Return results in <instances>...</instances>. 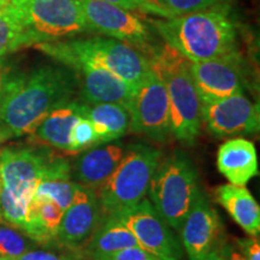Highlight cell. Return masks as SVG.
<instances>
[{"mask_svg":"<svg viewBox=\"0 0 260 260\" xmlns=\"http://www.w3.org/2000/svg\"><path fill=\"white\" fill-rule=\"evenodd\" d=\"M46 178H71L70 162L47 148H0V214L5 223L23 232L29 201Z\"/></svg>","mask_w":260,"mask_h":260,"instance_id":"obj_1","label":"cell"},{"mask_svg":"<svg viewBox=\"0 0 260 260\" xmlns=\"http://www.w3.org/2000/svg\"><path fill=\"white\" fill-rule=\"evenodd\" d=\"M77 88L76 73L60 64L44 65L24 74L3 107L0 124L14 138L32 134L54 109L73 100Z\"/></svg>","mask_w":260,"mask_h":260,"instance_id":"obj_2","label":"cell"},{"mask_svg":"<svg viewBox=\"0 0 260 260\" xmlns=\"http://www.w3.org/2000/svg\"><path fill=\"white\" fill-rule=\"evenodd\" d=\"M146 22L165 44L191 63L237 50L236 24L226 4L171 18H147Z\"/></svg>","mask_w":260,"mask_h":260,"instance_id":"obj_3","label":"cell"},{"mask_svg":"<svg viewBox=\"0 0 260 260\" xmlns=\"http://www.w3.org/2000/svg\"><path fill=\"white\" fill-rule=\"evenodd\" d=\"M34 47L67 68L75 64H89L102 68L134 88H138L151 71L147 57L141 51L111 38L41 42L34 45Z\"/></svg>","mask_w":260,"mask_h":260,"instance_id":"obj_4","label":"cell"},{"mask_svg":"<svg viewBox=\"0 0 260 260\" xmlns=\"http://www.w3.org/2000/svg\"><path fill=\"white\" fill-rule=\"evenodd\" d=\"M149 68L164 83L170 105L171 134L193 146L200 135L201 100L190 75V61L169 45H159L146 54Z\"/></svg>","mask_w":260,"mask_h":260,"instance_id":"obj_5","label":"cell"},{"mask_svg":"<svg viewBox=\"0 0 260 260\" xmlns=\"http://www.w3.org/2000/svg\"><path fill=\"white\" fill-rule=\"evenodd\" d=\"M160 159L161 151L153 146L125 147L119 164L95 190L104 216H118L144 200Z\"/></svg>","mask_w":260,"mask_h":260,"instance_id":"obj_6","label":"cell"},{"mask_svg":"<svg viewBox=\"0 0 260 260\" xmlns=\"http://www.w3.org/2000/svg\"><path fill=\"white\" fill-rule=\"evenodd\" d=\"M198 190V170L194 162L184 152L175 151L160 159L147 194L159 216L169 226L180 232Z\"/></svg>","mask_w":260,"mask_h":260,"instance_id":"obj_7","label":"cell"},{"mask_svg":"<svg viewBox=\"0 0 260 260\" xmlns=\"http://www.w3.org/2000/svg\"><path fill=\"white\" fill-rule=\"evenodd\" d=\"M11 5L35 45L88 31L77 0H12Z\"/></svg>","mask_w":260,"mask_h":260,"instance_id":"obj_8","label":"cell"},{"mask_svg":"<svg viewBox=\"0 0 260 260\" xmlns=\"http://www.w3.org/2000/svg\"><path fill=\"white\" fill-rule=\"evenodd\" d=\"M88 31L125 42L147 54L158 44L146 19L103 0H77Z\"/></svg>","mask_w":260,"mask_h":260,"instance_id":"obj_9","label":"cell"},{"mask_svg":"<svg viewBox=\"0 0 260 260\" xmlns=\"http://www.w3.org/2000/svg\"><path fill=\"white\" fill-rule=\"evenodd\" d=\"M130 128L155 141H165L171 135L170 105L164 83L153 71H149L136 88L129 107Z\"/></svg>","mask_w":260,"mask_h":260,"instance_id":"obj_10","label":"cell"},{"mask_svg":"<svg viewBox=\"0 0 260 260\" xmlns=\"http://www.w3.org/2000/svg\"><path fill=\"white\" fill-rule=\"evenodd\" d=\"M116 217L125 224L145 251L160 260H184L181 241L148 199L145 198Z\"/></svg>","mask_w":260,"mask_h":260,"instance_id":"obj_11","label":"cell"},{"mask_svg":"<svg viewBox=\"0 0 260 260\" xmlns=\"http://www.w3.org/2000/svg\"><path fill=\"white\" fill-rule=\"evenodd\" d=\"M190 75L201 103L241 94L246 83V60L239 51L204 61H190Z\"/></svg>","mask_w":260,"mask_h":260,"instance_id":"obj_12","label":"cell"},{"mask_svg":"<svg viewBox=\"0 0 260 260\" xmlns=\"http://www.w3.org/2000/svg\"><path fill=\"white\" fill-rule=\"evenodd\" d=\"M201 117L206 128L218 139L240 134H255L260 128L258 104L235 94L225 99L201 103Z\"/></svg>","mask_w":260,"mask_h":260,"instance_id":"obj_13","label":"cell"},{"mask_svg":"<svg viewBox=\"0 0 260 260\" xmlns=\"http://www.w3.org/2000/svg\"><path fill=\"white\" fill-rule=\"evenodd\" d=\"M180 234L182 248L189 260H204L216 251L222 240V220L200 189L182 223Z\"/></svg>","mask_w":260,"mask_h":260,"instance_id":"obj_14","label":"cell"},{"mask_svg":"<svg viewBox=\"0 0 260 260\" xmlns=\"http://www.w3.org/2000/svg\"><path fill=\"white\" fill-rule=\"evenodd\" d=\"M103 217L95 190L79 184L73 203L64 211L56 243L70 251H79L88 245Z\"/></svg>","mask_w":260,"mask_h":260,"instance_id":"obj_15","label":"cell"},{"mask_svg":"<svg viewBox=\"0 0 260 260\" xmlns=\"http://www.w3.org/2000/svg\"><path fill=\"white\" fill-rule=\"evenodd\" d=\"M74 70L79 79L81 98L84 104H118L128 109L136 88L110 71L89 64H75Z\"/></svg>","mask_w":260,"mask_h":260,"instance_id":"obj_16","label":"cell"},{"mask_svg":"<svg viewBox=\"0 0 260 260\" xmlns=\"http://www.w3.org/2000/svg\"><path fill=\"white\" fill-rule=\"evenodd\" d=\"M124 153L125 147L119 142L93 146L71 167V178L80 186L96 190L112 174Z\"/></svg>","mask_w":260,"mask_h":260,"instance_id":"obj_17","label":"cell"},{"mask_svg":"<svg viewBox=\"0 0 260 260\" xmlns=\"http://www.w3.org/2000/svg\"><path fill=\"white\" fill-rule=\"evenodd\" d=\"M258 154L253 142L242 138L230 139L220 145L217 168L234 186L245 187L258 175Z\"/></svg>","mask_w":260,"mask_h":260,"instance_id":"obj_18","label":"cell"},{"mask_svg":"<svg viewBox=\"0 0 260 260\" xmlns=\"http://www.w3.org/2000/svg\"><path fill=\"white\" fill-rule=\"evenodd\" d=\"M64 210L46 198L32 195L27 207L23 233L34 242L51 246L57 241Z\"/></svg>","mask_w":260,"mask_h":260,"instance_id":"obj_19","label":"cell"},{"mask_svg":"<svg viewBox=\"0 0 260 260\" xmlns=\"http://www.w3.org/2000/svg\"><path fill=\"white\" fill-rule=\"evenodd\" d=\"M80 117H84V104L71 100L54 109L32 134L42 144L70 153L71 130Z\"/></svg>","mask_w":260,"mask_h":260,"instance_id":"obj_20","label":"cell"},{"mask_svg":"<svg viewBox=\"0 0 260 260\" xmlns=\"http://www.w3.org/2000/svg\"><path fill=\"white\" fill-rule=\"evenodd\" d=\"M216 199L248 235L259 236V205L246 187L223 184L216 189Z\"/></svg>","mask_w":260,"mask_h":260,"instance_id":"obj_21","label":"cell"},{"mask_svg":"<svg viewBox=\"0 0 260 260\" xmlns=\"http://www.w3.org/2000/svg\"><path fill=\"white\" fill-rule=\"evenodd\" d=\"M84 117L92 122L98 145L116 141L129 132L130 113L118 104H84Z\"/></svg>","mask_w":260,"mask_h":260,"instance_id":"obj_22","label":"cell"},{"mask_svg":"<svg viewBox=\"0 0 260 260\" xmlns=\"http://www.w3.org/2000/svg\"><path fill=\"white\" fill-rule=\"evenodd\" d=\"M86 247L88 255L93 258L140 246L135 236L118 217L104 216Z\"/></svg>","mask_w":260,"mask_h":260,"instance_id":"obj_23","label":"cell"},{"mask_svg":"<svg viewBox=\"0 0 260 260\" xmlns=\"http://www.w3.org/2000/svg\"><path fill=\"white\" fill-rule=\"evenodd\" d=\"M34 41L21 21L17 11L10 4L0 11V58L8 57L19 48L34 46Z\"/></svg>","mask_w":260,"mask_h":260,"instance_id":"obj_24","label":"cell"},{"mask_svg":"<svg viewBox=\"0 0 260 260\" xmlns=\"http://www.w3.org/2000/svg\"><path fill=\"white\" fill-rule=\"evenodd\" d=\"M37 245L23 232L0 220V259L18 260Z\"/></svg>","mask_w":260,"mask_h":260,"instance_id":"obj_25","label":"cell"},{"mask_svg":"<svg viewBox=\"0 0 260 260\" xmlns=\"http://www.w3.org/2000/svg\"><path fill=\"white\" fill-rule=\"evenodd\" d=\"M79 184L71 178H46L38 184L34 195L53 201L61 210H67L73 203Z\"/></svg>","mask_w":260,"mask_h":260,"instance_id":"obj_26","label":"cell"},{"mask_svg":"<svg viewBox=\"0 0 260 260\" xmlns=\"http://www.w3.org/2000/svg\"><path fill=\"white\" fill-rule=\"evenodd\" d=\"M98 145V138L92 122L87 117H80L70 134V153L83 152Z\"/></svg>","mask_w":260,"mask_h":260,"instance_id":"obj_27","label":"cell"},{"mask_svg":"<svg viewBox=\"0 0 260 260\" xmlns=\"http://www.w3.org/2000/svg\"><path fill=\"white\" fill-rule=\"evenodd\" d=\"M24 74L8 57L0 58V113L6 100L17 88Z\"/></svg>","mask_w":260,"mask_h":260,"instance_id":"obj_28","label":"cell"},{"mask_svg":"<svg viewBox=\"0 0 260 260\" xmlns=\"http://www.w3.org/2000/svg\"><path fill=\"white\" fill-rule=\"evenodd\" d=\"M157 2L160 3L174 16L205 11L226 4L225 0H157Z\"/></svg>","mask_w":260,"mask_h":260,"instance_id":"obj_29","label":"cell"},{"mask_svg":"<svg viewBox=\"0 0 260 260\" xmlns=\"http://www.w3.org/2000/svg\"><path fill=\"white\" fill-rule=\"evenodd\" d=\"M128 11H140L147 15H154L158 18H171L174 15L157 0H103Z\"/></svg>","mask_w":260,"mask_h":260,"instance_id":"obj_30","label":"cell"},{"mask_svg":"<svg viewBox=\"0 0 260 260\" xmlns=\"http://www.w3.org/2000/svg\"><path fill=\"white\" fill-rule=\"evenodd\" d=\"M92 260H160L141 247H130L122 251L110 253L105 255H98L90 258Z\"/></svg>","mask_w":260,"mask_h":260,"instance_id":"obj_31","label":"cell"},{"mask_svg":"<svg viewBox=\"0 0 260 260\" xmlns=\"http://www.w3.org/2000/svg\"><path fill=\"white\" fill-rule=\"evenodd\" d=\"M234 243L247 260H260V245L256 239H235Z\"/></svg>","mask_w":260,"mask_h":260,"instance_id":"obj_32","label":"cell"},{"mask_svg":"<svg viewBox=\"0 0 260 260\" xmlns=\"http://www.w3.org/2000/svg\"><path fill=\"white\" fill-rule=\"evenodd\" d=\"M18 260H74L70 255L63 253L47 251V249L32 248L23 254Z\"/></svg>","mask_w":260,"mask_h":260,"instance_id":"obj_33","label":"cell"},{"mask_svg":"<svg viewBox=\"0 0 260 260\" xmlns=\"http://www.w3.org/2000/svg\"><path fill=\"white\" fill-rule=\"evenodd\" d=\"M214 252L219 255V258L222 260H247L235 246V243L223 239L220 240L219 245L217 246Z\"/></svg>","mask_w":260,"mask_h":260,"instance_id":"obj_34","label":"cell"},{"mask_svg":"<svg viewBox=\"0 0 260 260\" xmlns=\"http://www.w3.org/2000/svg\"><path fill=\"white\" fill-rule=\"evenodd\" d=\"M12 138H14V135L11 134V132H10L6 126L0 124V146H2L3 144H5L6 141H9V140Z\"/></svg>","mask_w":260,"mask_h":260,"instance_id":"obj_35","label":"cell"},{"mask_svg":"<svg viewBox=\"0 0 260 260\" xmlns=\"http://www.w3.org/2000/svg\"><path fill=\"white\" fill-rule=\"evenodd\" d=\"M204 260H222V259L219 258V255L217 254L216 252H212V253H210V254L207 255Z\"/></svg>","mask_w":260,"mask_h":260,"instance_id":"obj_36","label":"cell"},{"mask_svg":"<svg viewBox=\"0 0 260 260\" xmlns=\"http://www.w3.org/2000/svg\"><path fill=\"white\" fill-rule=\"evenodd\" d=\"M12 0H0V11L8 8V6L11 4Z\"/></svg>","mask_w":260,"mask_h":260,"instance_id":"obj_37","label":"cell"},{"mask_svg":"<svg viewBox=\"0 0 260 260\" xmlns=\"http://www.w3.org/2000/svg\"><path fill=\"white\" fill-rule=\"evenodd\" d=\"M0 191H2V184H0ZM2 214H0V220H2Z\"/></svg>","mask_w":260,"mask_h":260,"instance_id":"obj_38","label":"cell"},{"mask_svg":"<svg viewBox=\"0 0 260 260\" xmlns=\"http://www.w3.org/2000/svg\"><path fill=\"white\" fill-rule=\"evenodd\" d=\"M0 260H2V259H0Z\"/></svg>","mask_w":260,"mask_h":260,"instance_id":"obj_39","label":"cell"}]
</instances>
